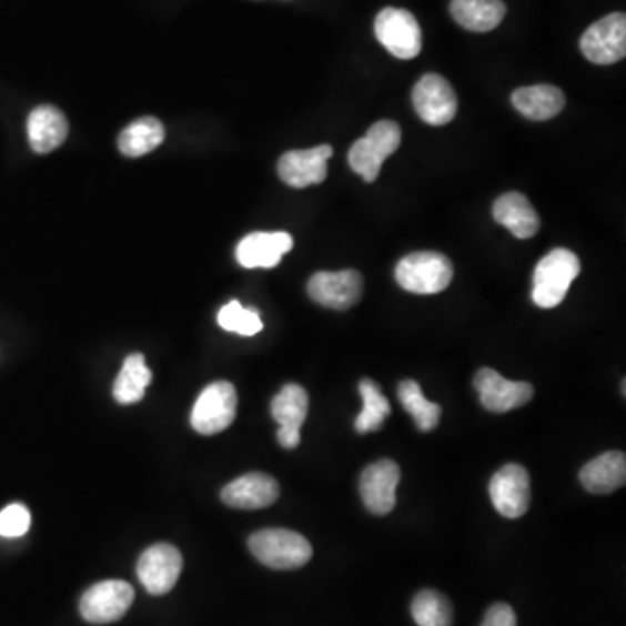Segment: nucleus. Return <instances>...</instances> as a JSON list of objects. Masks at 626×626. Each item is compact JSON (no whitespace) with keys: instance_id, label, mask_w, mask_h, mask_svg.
<instances>
[{"instance_id":"nucleus-1","label":"nucleus","mask_w":626,"mask_h":626,"mask_svg":"<svg viewBox=\"0 0 626 626\" xmlns=\"http://www.w3.org/2000/svg\"><path fill=\"white\" fill-rule=\"evenodd\" d=\"M579 272L582 263L573 251L564 248L551 251L534 269L533 302L539 309H555L561 305Z\"/></svg>"},{"instance_id":"nucleus-2","label":"nucleus","mask_w":626,"mask_h":626,"mask_svg":"<svg viewBox=\"0 0 626 626\" xmlns=\"http://www.w3.org/2000/svg\"><path fill=\"white\" fill-rule=\"evenodd\" d=\"M250 551L263 566L287 571L305 566L312 558V545L290 529H261L250 538Z\"/></svg>"},{"instance_id":"nucleus-3","label":"nucleus","mask_w":626,"mask_h":626,"mask_svg":"<svg viewBox=\"0 0 626 626\" xmlns=\"http://www.w3.org/2000/svg\"><path fill=\"white\" fill-rule=\"evenodd\" d=\"M453 275L450 258L435 251L407 254L395 269L398 285L414 294L442 293L453 281Z\"/></svg>"},{"instance_id":"nucleus-4","label":"nucleus","mask_w":626,"mask_h":626,"mask_svg":"<svg viewBox=\"0 0 626 626\" xmlns=\"http://www.w3.org/2000/svg\"><path fill=\"white\" fill-rule=\"evenodd\" d=\"M374 33L380 44L398 60H413L422 52V29L406 9H383L374 21Z\"/></svg>"},{"instance_id":"nucleus-5","label":"nucleus","mask_w":626,"mask_h":626,"mask_svg":"<svg viewBox=\"0 0 626 626\" xmlns=\"http://www.w3.org/2000/svg\"><path fill=\"white\" fill-rule=\"evenodd\" d=\"M238 414V392L229 382L205 386L193 406V430L202 435L220 434L232 425Z\"/></svg>"},{"instance_id":"nucleus-6","label":"nucleus","mask_w":626,"mask_h":626,"mask_svg":"<svg viewBox=\"0 0 626 626\" xmlns=\"http://www.w3.org/2000/svg\"><path fill=\"white\" fill-rule=\"evenodd\" d=\"M134 588L121 579L97 583L81 598V615L93 625L119 622L133 606Z\"/></svg>"},{"instance_id":"nucleus-7","label":"nucleus","mask_w":626,"mask_h":626,"mask_svg":"<svg viewBox=\"0 0 626 626\" xmlns=\"http://www.w3.org/2000/svg\"><path fill=\"white\" fill-rule=\"evenodd\" d=\"M586 60L595 64L618 63L626 54V17L623 12H613L598 20L583 33L579 41Z\"/></svg>"},{"instance_id":"nucleus-8","label":"nucleus","mask_w":626,"mask_h":626,"mask_svg":"<svg viewBox=\"0 0 626 626\" xmlns=\"http://www.w3.org/2000/svg\"><path fill=\"white\" fill-rule=\"evenodd\" d=\"M364 279L357 270L342 272H317L309 281V294L313 302L325 309H352L361 302Z\"/></svg>"},{"instance_id":"nucleus-9","label":"nucleus","mask_w":626,"mask_h":626,"mask_svg":"<svg viewBox=\"0 0 626 626\" xmlns=\"http://www.w3.org/2000/svg\"><path fill=\"white\" fill-rule=\"evenodd\" d=\"M413 104L417 115L426 124L446 125L456 117L458 98L444 77L428 73L414 85Z\"/></svg>"},{"instance_id":"nucleus-10","label":"nucleus","mask_w":626,"mask_h":626,"mask_svg":"<svg viewBox=\"0 0 626 626\" xmlns=\"http://www.w3.org/2000/svg\"><path fill=\"white\" fill-rule=\"evenodd\" d=\"M491 502L499 515L518 518L526 515L531 505V478L527 470L508 463L493 475L489 482Z\"/></svg>"},{"instance_id":"nucleus-11","label":"nucleus","mask_w":626,"mask_h":626,"mask_svg":"<svg viewBox=\"0 0 626 626\" xmlns=\"http://www.w3.org/2000/svg\"><path fill=\"white\" fill-rule=\"evenodd\" d=\"M183 569V557L176 546L156 543L143 552L138 563V578L152 595L173 590Z\"/></svg>"},{"instance_id":"nucleus-12","label":"nucleus","mask_w":626,"mask_h":626,"mask_svg":"<svg viewBox=\"0 0 626 626\" xmlns=\"http://www.w3.org/2000/svg\"><path fill=\"white\" fill-rule=\"evenodd\" d=\"M401 468L394 460H380L362 472L361 496L365 508L374 515H388L397 503Z\"/></svg>"},{"instance_id":"nucleus-13","label":"nucleus","mask_w":626,"mask_h":626,"mask_svg":"<svg viewBox=\"0 0 626 626\" xmlns=\"http://www.w3.org/2000/svg\"><path fill=\"white\" fill-rule=\"evenodd\" d=\"M474 383L482 406L491 413H508V411L518 410V407L526 406L534 395L531 383L508 382L502 374L489 367L478 371L475 374Z\"/></svg>"},{"instance_id":"nucleus-14","label":"nucleus","mask_w":626,"mask_h":626,"mask_svg":"<svg viewBox=\"0 0 626 626\" xmlns=\"http://www.w3.org/2000/svg\"><path fill=\"white\" fill-rule=\"evenodd\" d=\"M309 394L303 386L285 385L284 388L273 397L272 416L281 425L277 432V441L284 450H294L302 442V425L309 414Z\"/></svg>"},{"instance_id":"nucleus-15","label":"nucleus","mask_w":626,"mask_h":626,"mask_svg":"<svg viewBox=\"0 0 626 626\" xmlns=\"http://www.w3.org/2000/svg\"><path fill=\"white\" fill-rule=\"evenodd\" d=\"M333 155V147L319 145L309 150H291L279 161L277 173L285 185L306 189L319 185L327 178V161Z\"/></svg>"},{"instance_id":"nucleus-16","label":"nucleus","mask_w":626,"mask_h":626,"mask_svg":"<svg viewBox=\"0 0 626 626\" xmlns=\"http://www.w3.org/2000/svg\"><path fill=\"white\" fill-rule=\"evenodd\" d=\"M281 487L270 475L253 472L230 482L221 491V499L225 505L239 511H260L277 502Z\"/></svg>"},{"instance_id":"nucleus-17","label":"nucleus","mask_w":626,"mask_h":626,"mask_svg":"<svg viewBox=\"0 0 626 626\" xmlns=\"http://www.w3.org/2000/svg\"><path fill=\"white\" fill-rule=\"evenodd\" d=\"M293 245L287 232H254L239 242L235 256L244 269H275Z\"/></svg>"},{"instance_id":"nucleus-18","label":"nucleus","mask_w":626,"mask_h":626,"mask_svg":"<svg viewBox=\"0 0 626 626\" xmlns=\"http://www.w3.org/2000/svg\"><path fill=\"white\" fill-rule=\"evenodd\" d=\"M27 133L33 152L51 153L69 137V121L57 107L41 104L30 112Z\"/></svg>"},{"instance_id":"nucleus-19","label":"nucleus","mask_w":626,"mask_h":626,"mask_svg":"<svg viewBox=\"0 0 626 626\" xmlns=\"http://www.w3.org/2000/svg\"><path fill=\"white\" fill-rule=\"evenodd\" d=\"M493 216L517 239L533 238L542 225L529 199L518 192L503 193L502 198L494 202Z\"/></svg>"},{"instance_id":"nucleus-20","label":"nucleus","mask_w":626,"mask_h":626,"mask_svg":"<svg viewBox=\"0 0 626 626\" xmlns=\"http://www.w3.org/2000/svg\"><path fill=\"white\" fill-rule=\"evenodd\" d=\"M579 481L588 493H615L626 482V456L619 451H609L586 463L579 472Z\"/></svg>"},{"instance_id":"nucleus-21","label":"nucleus","mask_w":626,"mask_h":626,"mask_svg":"<svg viewBox=\"0 0 626 626\" xmlns=\"http://www.w3.org/2000/svg\"><path fill=\"white\" fill-rule=\"evenodd\" d=\"M515 109L531 121H548L563 112L566 97L555 85L538 84L521 88L512 94Z\"/></svg>"},{"instance_id":"nucleus-22","label":"nucleus","mask_w":626,"mask_h":626,"mask_svg":"<svg viewBox=\"0 0 626 626\" xmlns=\"http://www.w3.org/2000/svg\"><path fill=\"white\" fill-rule=\"evenodd\" d=\"M450 9L463 29L477 33L496 29L506 14L502 0H453Z\"/></svg>"},{"instance_id":"nucleus-23","label":"nucleus","mask_w":626,"mask_h":626,"mask_svg":"<svg viewBox=\"0 0 626 626\" xmlns=\"http://www.w3.org/2000/svg\"><path fill=\"white\" fill-rule=\"evenodd\" d=\"M164 138L165 129L159 119H155V117H141V119L134 121L133 124H129L119 134L117 145H119V150L125 156L137 159V156H143L152 152L156 147H161Z\"/></svg>"},{"instance_id":"nucleus-24","label":"nucleus","mask_w":626,"mask_h":626,"mask_svg":"<svg viewBox=\"0 0 626 626\" xmlns=\"http://www.w3.org/2000/svg\"><path fill=\"white\" fill-rule=\"evenodd\" d=\"M150 382H152V371L147 367L145 357L141 354L129 355L113 383V397L124 406L140 402L145 397Z\"/></svg>"},{"instance_id":"nucleus-25","label":"nucleus","mask_w":626,"mask_h":626,"mask_svg":"<svg viewBox=\"0 0 626 626\" xmlns=\"http://www.w3.org/2000/svg\"><path fill=\"white\" fill-rule=\"evenodd\" d=\"M359 392H361L364 407H362L361 414L355 420V430H357L359 434L376 432V430L382 428L386 417L392 413L388 398L382 394L380 386L370 377H364L359 383Z\"/></svg>"},{"instance_id":"nucleus-26","label":"nucleus","mask_w":626,"mask_h":626,"mask_svg":"<svg viewBox=\"0 0 626 626\" xmlns=\"http://www.w3.org/2000/svg\"><path fill=\"white\" fill-rule=\"evenodd\" d=\"M402 406L413 416L414 423L422 432H432L441 422V406L430 402L423 395L422 386L414 380H404L397 388Z\"/></svg>"},{"instance_id":"nucleus-27","label":"nucleus","mask_w":626,"mask_h":626,"mask_svg":"<svg viewBox=\"0 0 626 626\" xmlns=\"http://www.w3.org/2000/svg\"><path fill=\"white\" fill-rule=\"evenodd\" d=\"M417 626H453V606L441 592L423 590L411 606Z\"/></svg>"},{"instance_id":"nucleus-28","label":"nucleus","mask_w":626,"mask_h":626,"mask_svg":"<svg viewBox=\"0 0 626 626\" xmlns=\"http://www.w3.org/2000/svg\"><path fill=\"white\" fill-rule=\"evenodd\" d=\"M218 324L230 333L241 336H254L263 330L260 312L254 309H244L239 302H230L218 313Z\"/></svg>"},{"instance_id":"nucleus-29","label":"nucleus","mask_w":626,"mask_h":626,"mask_svg":"<svg viewBox=\"0 0 626 626\" xmlns=\"http://www.w3.org/2000/svg\"><path fill=\"white\" fill-rule=\"evenodd\" d=\"M364 138L371 149L385 162L401 147L402 133L397 122L377 121L376 124L371 125Z\"/></svg>"},{"instance_id":"nucleus-30","label":"nucleus","mask_w":626,"mask_h":626,"mask_svg":"<svg viewBox=\"0 0 626 626\" xmlns=\"http://www.w3.org/2000/svg\"><path fill=\"white\" fill-rule=\"evenodd\" d=\"M349 164L352 171L361 174L365 183H373L380 176L382 171L383 161L376 152L371 149L370 143L365 138L355 141L349 152Z\"/></svg>"},{"instance_id":"nucleus-31","label":"nucleus","mask_w":626,"mask_h":626,"mask_svg":"<svg viewBox=\"0 0 626 626\" xmlns=\"http://www.w3.org/2000/svg\"><path fill=\"white\" fill-rule=\"evenodd\" d=\"M30 512L21 503H12L0 512V536L4 538H18L30 529Z\"/></svg>"},{"instance_id":"nucleus-32","label":"nucleus","mask_w":626,"mask_h":626,"mask_svg":"<svg viewBox=\"0 0 626 626\" xmlns=\"http://www.w3.org/2000/svg\"><path fill=\"white\" fill-rule=\"evenodd\" d=\"M481 626H517V616L508 604H494L487 609Z\"/></svg>"}]
</instances>
